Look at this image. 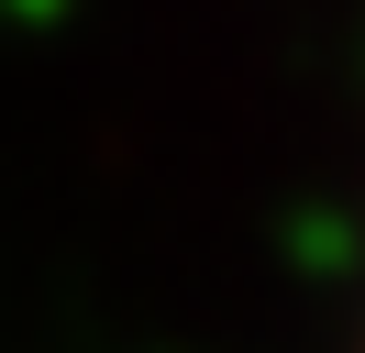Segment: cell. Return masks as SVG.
Returning a JSON list of instances; mask_svg holds the SVG:
<instances>
[{
  "instance_id": "6da1fadb",
  "label": "cell",
  "mask_w": 365,
  "mask_h": 353,
  "mask_svg": "<svg viewBox=\"0 0 365 353\" xmlns=\"http://www.w3.org/2000/svg\"><path fill=\"white\" fill-rule=\"evenodd\" d=\"M354 353H365V309H354Z\"/></svg>"
}]
</instances>
